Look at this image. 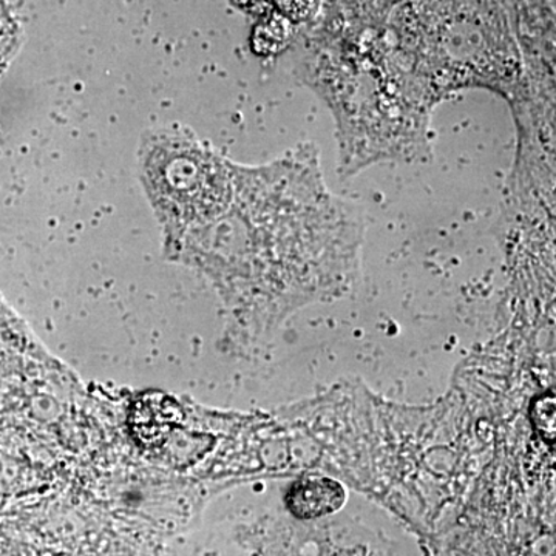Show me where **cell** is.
<instances>
[{
  "label": "cell",
  "mask_w": 556,
  "mask_h": 556,
  "mask_svg": "<svg viewBox=\"0 0 556 556\" xmlns=\"http://www.w3.org/2000/svg\"><path fill=\"white\" fill-rule=\"evenodd\" d=\"M346 492L336 479L308 477L289 489L287 506L294 517L316 519L336 514L345 506Z\"/></svg>",
  "instance_id": "cell-1"
},
{
  "label": "cell",
  "mask_w": 556,
  "mask_h": 556,
  "mask_svg": "<svg viewBox=\"0 0 556 556\" xmlns=\"http://www.w3.org/2000/svg\"><path fill=\"white\" fill-rule=\"evenodd\" d=\"M530 422L543 441L555 444V396L554 393H544L533 399L530 405Z\"/></svg>",
  "instance_id": "cell-2"
}]
</instances>
